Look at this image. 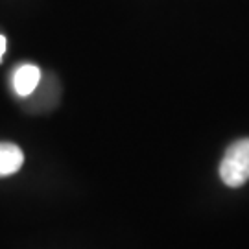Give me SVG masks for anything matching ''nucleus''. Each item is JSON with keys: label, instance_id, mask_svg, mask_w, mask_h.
Returning a JSON list of instances; mask_svg holds the SVG:
<instances>
[{"label": "nucleus", "instance_id": "obj_1", "mask_svg": "<svg viewBox=\"0 0 249 249\" xmlns=\"http://www.w3.org/2000/svg\"><path fill=\"white\" fill-rule=\"evenodd\" d=\"M220 178L231 188H238L249 181V139H240L232 142L222 162H220Z\"/></svg>", "mask_w": 249, "mask_h": 249}, {"label": "nucleus", "instance_id": "obj_3", "mask_svg": "<svg viewBox=\"0 0 249 249\" xmlns=\"http://www.w3.org/2000/svg\"><path fill=\"white\" fill-rule=\"evenodd\" d=\"M24 162V153L13 142H0V178L13 176Z\"/></svg>", "mask_w": 249, "mask_h": 249}, {"label": "nucleus", "instance_id": "obj_4", "mask_svg": "<svg viewBox=\"0 0 249 249\" xmlns=\"http://www.w3.org/2000/svg\"><path fill=\"white\" fill-rule=\"evenodd\" d=\"M6 52V37L0 36V61H2V55Z\"/></svg>", "mask_w": 249, "mask_h": 249}, {"label": "nucleus", "instance_id": "obj_2", "mask_svg": "<svg viewBox=\"0 0 249 249\" xmlns=\"http://www.w3.org/2000/svg\"><path fill=\"white\" fill-rule=\"evenodd\" d=\"M41 81V71L36 65H20L13 74V89L18 96H30Z\"/></svg>", "mask_w": 249, "mask_h": 249}]
</instances>
